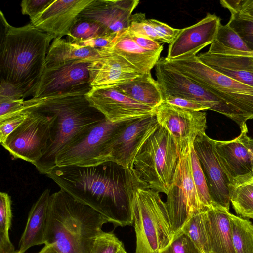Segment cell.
I'll return each mask as SVG.
<instances>
[{"mask_svg": "<svg viewBox=\"0 0 253 253\" xmlns=\"http://www.w3.org/2000/svg\"><path fill=\"white\" fill-rule=\"evenodd\" d=\"M113 162L81 167L55 166L46 174L78 202L103 215L115 227L133 223L127 171Z\"/></svg>", "mask_w": 253, "mask_h": 253, "instance_id": "cell-1", "label": "cell"}, {"mask_svg": "<svg viewBox=\"0 0 253 253\" xmlns=\"http://www.w3.org/2000/svg\"><path fill=\"white\" fill-rule=\"evenodd\" d=\"M0 79L15 86L25 98L33 95L44 68L50 43L55 38L30 22L15 27L1 11Z\"/></svg>", "mask_w": 253, "mask_h": 253, "instance_id": "cell-2", "label": "cell"}, {"mask_svg": "<svg viewBox=\"0 0 253 253\" xmlns=\"http://www.w3.org/2000/svg\"><path fill=\"white\" fill-rule=\"evenodd\" d=\"M107 223L93 209L60 190L49 198L44 245L51 246L58 253H89Z\"/></svg>", "mask_w": 253, "mask_h": 253, "instance_id": "cell-3", "label": "cell"}, {"mask_svg": "<svg viewBox=\"0 0 253 253\" xmlns=\"http://www.w3.org/2000/svg\"><path fill=\"white\" fill-rule=\"evenodd\" d=\"M30 109L55 117L47 147L41 158L34 165L43 174H46L55 166L56 157L62 151L79 140L105 118L83 94L39 98Z\"/></svg>", "mask_w": 253, "mask_h": 253, "instance_id": "cell-4", "label": "cell"}, {"mask_svg": "<svg viewBox=\"0 0 253 253\" xmlns=\"http://www.w3.org/2000/svg\"><path fill=\"white\" fill-rule=\"evenodd\" d=\"M127 181L136 239L134 253H159L174 236L166 203L159 192L139 182L130 170Z\"/></svg>", "mask_w": 253, "mask_h": 253, "instance_id": "cell-5", "label": "cell"}, {"mask_svg": "<svg viewBox=\"0 0 253 253\" xmlns=\"http://www.w3.org/2000/svg\"><path fill=\"white\" fill-rule=\"evenodd\" d=\"M179 155L171 135L159 125L138 150L131 171L139 182L167 195Z\"/></svg>", "mask_w": 253, "mask_h": 253, "instance_id": "cell-6", "label": "cell"}, {"mask_svg": "<svg viewBox=\"0 0 253 253\" xmlns=\"http://www.w3.org/2000/svg\"><path fill=\"white\" fill-rule=\"evenodd\" d=\"M166 62L204 86L238 111L247 121L253 119V87L221 74L203 63L197 55Z\"/></svg>", "mask_w": 253, "mask_h": 253, "instance_id": "cell-7", "label": "cell"}, {"mask_svg": "<svg viewBox=\"0 0 253 253\" xmlns=\"http://www.w3.org/2000/svg\"><path fill=\"white\" fill-rule=\"evenodd\" d=\"M155 74L163 95L193 100L231 119L240 127L246 121L236 110L194 81L177 71L161 57L155 66Z\"/></svg>", "mask_w": 253, "mask_h": 253, "instance_id": "cell-8", "label": "cell"}, {"mask_svg": "<svg viewBox=\"0 0 253 253\" xmlns=\"http://www.w3.org/2000/svg\"><path fill=\"white\" fill-rule=\"evenodd\" d=\"M191 146L180 153L173 180L166 195L165 203L174 235L191 217L206 211L200 203L193 180Z\"/></svg>", "mask_w": 253, "mask_h": 253, "instance_id": "cell-9", "label": "cell"}, {"mask_svg": "<svg viewBox=\"0 0 253 253\" xmlns=\"http://www.w3.org/2000/svg\"><path fill=\"white\" fill-rule=\"evenodd\" d=\"M26 111L25 119L1 145L14 159L34 165L47 147L55 117L35 109Z\"/></svg>", "mask_w": 253, "mask_h": 253, "instance_id": "cell-10", "label": "cell"}, {"mask_svg": "<svg viewBox=\"0 0 253 253\" xmlns=\"http://www.w3.org/2000/svg\"><path fill=\"white\" fill-rule=\"evenodd\" d=\"M159 126L155 115L124 122L105 146L100 164L110 161L131 170L138 150Z\"/></svg>", "mask_w": 253, "mask_h": 253, "instance_id": "cell-11", "label": "cell"}, {"mask_svg": "<svg viewBox=\"0 0 253 253\" xmlns=\"http://www.w3.org/2000/svg\"><path fill=\"white\" fill-rule=\"evenodd\" d=\"M89 63L72 60L45 67L33 98H45L62 94H85L92 88Z\"/></svg>", "mask_w": 253, "mask_h": 253, "instance_id": "cell-12", "label": "cell"}, {"mask_svg": "<svg viewBox=\"0 0 253 253\" xmlns=\"http://www.w3.org/2000/svg\"><path fill=\"white\" fill-rule=\"evenodd\" d=\"M124 122L112 123L105 118L79 140L62 151L56 157L55 166L88 167L100 164L105 146Z\"/></svg>", "mask_w": 253, "mask_h": 253, "instance_id": "cell-13", "label": "cell"}, {"mask_svg": "<svg viewBox=\"0 0 253 253\" xmlns=\"http://www.w3.org/2000/svg\"><path fill=\"white\" fill-rule=\"evenodd\" d=\"M155 111L159 125L171 135L179 154L187 150L198 136L206 134L205 112L191 111L165 102L157 107Z\"/></svg>", "mask_w": 253, "mask_h": 253, "instance_id": "cell-14", "label": "cell"}, {"mask_svg": "<svg viewBox=\"0 0 253 253\" xmlns=\"http://www.w3.org/2000/svg\"><path fill=\"white\" fill-rule=\"evenodd\" d=\"M85 97L90 104L112 123H120L155 115V109L140 103L114 87H92Z\"/></svg>", "mask_w": 253, "mask_h": 253, "instance_id": "cell-15", "label": "cell"}, {"mask_svg": "<svg viewBox=\"0 0 253 253\" xmlns=\"http://www.w3.org/2000/svg\"><path fill=\"white\" fill-rule=\"evenodd\" d=\"M240 128V134L233 139H212L215 153L230 183L237 178L253 174V138L248 135L246 124Z\"/></svg>", "mask_w": 253, "mask_h": 253, "instance_id": "cell-16", "label": "cell"}, {"mask_svg": "<svg viewBox=\"0 0 253 253\" xmlns=\"http://www.w3.org/2000/svg\"><path fill=\"white\" fill-rule=\"evenodd\" d=\"M211 138L206 134L198 136L193 147L199 159L213 202L229 210L230 182L214 151Z\"/></svg>", "mask_w": 253, "mask_h": 253, "instance_id": "cell-17", "label": "cell"}, {"mask_svg": "<svg viewBox=\"0 0 253 253\" xmlns=\"http://www.w3.org/2000/svg\"><path fill=\"white\" fill-rule=\"evenodd\" d=\"M99 52L97 56L82 60L89 63L91 87H114L143 74L120 55L105 49Z\"/></svg>", "mask_w": 253, "mask_h": 253, "instance_id": "cell-18", "label": "cell"}, {"mask_svg": "<svg viewBox=\"0 0 253 253\" xmlns=\"http://www.w3.org/2000/svg\"><path fill=\"white\" fill-rule=\"evenodd\" d=\"M220 24L219 17L214 14L207 13L196 24L180 29L169 44L166 59L172 60L196 55L201 49L214 42Z\"/></svg>", "mask_w": 253, "mask_h": 253, "instance_id": "cell-19", "label": "cell"}, {"mask_svg": "<svg viewBox=\"0 0 253 253\" xmlns=\"http://www.w3.org/2000/svg\"><path fill=\"white\" fill-rule=\"evenodd\" d=\"M93 0H54L30 23L55 38L68 36L80 14Z\"/></svg>", "mask_w": 253, "mask_h": 253, "instance_id": "cell-20", "label": "cell"}, {"mask_svg": "<svg viewBox=\"0 0 253 253\" xmlns=\"http://www.w3.org/2000/svg\"><path fill=\"white\" fill-rule=\"evenodd\" d=\"M138 0H93L78 18L95 21L109 34H117L129 25Z\"/></svg>", "mask_w": 253, "mask_h": 253, "instance_id": "cell-21", "label": "cell"}, {"mask_svg": "<svg viewBox=\"0 0 253 253\" xmlns=\"http://www.w3.org/2000/svg\"><path fill=\"white\" fill-rule=\"evenodd\" d=\"M230 213L213 202L205 212V222L210 253H236L232 242Z\"/></svg>", "mask_w": 253, "mask_h": 253, "instance_id": "cell-22", "label": "cell"}, {"mask_svg": "<svg viewBox=\"0 0 253 253\" xmlns=\"http://www.w3.org/2000/svg\"><path fill=\"white\" fill-rule=\"evenodd\" d=\"M50 195V189H45L32 206L16 253H25L33 246L45 244V232Z\"/></svg>", "mask_w": 253, "mask_h": 253, "instance_id": "cell-23", "label": "cell"}, {"mask_svg": "<svg viewBox=\"0 0 253 253\" xmlns=\"http://www.w3.org/2000/svg\"><path fill=\"white\" fill-rule=\"evenodd\" d=\"M203 63L239 82L253 87V57L212 54L208 51L197 55Z\"/></svg>", "mask_w": 253, "mask_h": 253, "instance_id": "cell-24", "label": "cell"}, {"mask_svg": "<svg viewBox=\"0 0 253 253\" xmlns=\"http://www.w3.org/2000/svg\"><path fill=\"white\" fill-rule=\"evenodd\" d=\"M104 49L123 57L142 74L150 73L159 60L161 53L141 48L129 36L127 29L119 32L110 46Z\"/></svg>", "mask_w": 253, "mask_h": 253, "instance_id": "cell-25", "label": "cell"}, {"mask_svg": "<svg viewBox=\"0 0 253 253\" xmlns=\"http://www.w3.org/2000/svg\"><path fill=\"white\" fill-rule=\"evenodd\" d=\"M114 87L133 100L154 109L164 102L161 88L157 81L152 77L151 72L143 74Z\"/></svg>", "mask_w": 253, "mask_h": 253, "instance_id": "cell-26", "label": "cell"}, {"mask_svg": "<svg viewBox=\"0 0 253 253\" xmlns=\"http://www.w3.org/2000/svg\"><path fill=\"white\" fill-rule=\"evenodd\" d=\"M99 50L81 46L60 38L54 39L45 59L44 68L72 60H82L97 56Z\"/></svg>", "mask_w": 253, "mask_h": 253, "instance_id": "cell-27", "label": "cell"}, {"mask_svg": "<svg viewBox=\"0 0 253 253\" xmlns=\"http://www.w3.org/2000/svg\"><path fill=\"white\" fill-rule=\"evenodd\" d=\"M230 202L235 212L253 219V174L234 180L230 185Z\"/></svg>", "mask_w": 253, "mask_h": 253, "instance_id": "cell-28", "label": "cell"}, {"mask_svg": "<svg viewBox=\"0 0 253 253\" xmlns=\"http://www.w3.org/2000/svg\"><path fill=\"white\" fill-rule=\"evenodd\" d=\"M229 218L235 253H253V224L231 213Z\"/></svg>", "mask_w": 253, "mask_h": 253, "instance_id": "cell-29", "label": "cell"}, {"mask_svg": "<svg viewBox=\"0 0 253 253\" xmlns=\"http://www.w3.org/2000/svg\"><path fill=\"white\" fill-rule=\"evenodd\" d=\"M205 211L191 217L181 231L190 238L201 253H210V244L205 222Z\"/></svg>", "mask_w": 253, "mask_h": 253, "instance_id": "cell-30", "label": "cell"}, {"mask_svg": "<svg viewBox=\"0 0 253 253\" xmlns=\"http://www.w3.org/2000/svg\"><path fill=\"white\" fill-rule=\"evenodd\" d=\"M109 35L98 23L92 20L78 18L72 27L68 36V41L77 43L100 36Z\"/></svg>", "mask_w": 253, "mask_h": 253, "instance_id": "cell-31", "label": "cell"}, {"mask_svg": "<svg viewBox=\"0 0 253 253\" xmlns=\"http://www.w3.org/2000/svg\"><path fill=\"white\" fill-rule=\"evenodd\" d=\"M190 158L193 182L203 207L207 211L212 205V201L201 164L195 151L193 144L190 147Z\"/></svg>", "mask_w": 253, "mask_h": 253, "instance_id": "cell-32", "label": "cell"}, {"mask_svg": "<svg viewBox=\"0 0 253 253\" xmlns=\"http://www.w3.org/2000/svg\"><path fill=\"white\" fill-rule=\"evenodd\" d=\"M215 41L223 45L240 51H250L245 42L239 35L229 25H219Z\"/></svg>", "mask_w": 253, "mask_h": 253, "instance_id": "cell-33", "label": "cell"}, {"mask_svg": "<svg viewBox=\"0 0 253 253\" xmlns=\"http://www.w3.org/2000/svg\"><path fill=\"white\" fill-rule=\"evenodd\" d=\"M123 245L113 231H102L95 239L89 253H117Z\"/></svg>", "mask_w": 253, "mask_h": 253, "instance_id": "cell-34", "label": "cell"}, {"mask_svg": "<svg viewBox=\"0 0 253 253\" xmlns=\"http://www.w3.org/2000/svg\"><path fill=\"white\" fill-rule=\"evenodd\" d=\"M253 51V20L241 17L237 13L231 14L227 23Z\"/></svg>", "mask_w": 253, "mask_h": 253, "instance_id": "cell-35", "label": "cell"}, {"mask_svg": "<svg viewBox=\"0 0 253 253\" xmlns=\"http://www.w3.org/2000/svg\"><path fill=\"white\" fill-rule=\"evenodd\" d=\"M127 29L137 34L149 37L159 43H164L158 35L155 29L145 18V14L142 13L132 15Z\"/></svg>", "mask_w": 253, "mask_h": 253, "instance_id": "cell-36", "label": "cell"}, {"mask_svg": "<svg viewBox=\"0 0 253 253\" xmlns=\"http://www.w3.org/2000/svg\"><path fill=\"white\" fill-rule=\"evenodd\" d=\"M159 253H201L190 238L180 231L171 243Z\"/></svg>", "mask_w": 253, "mask_h": 253, "instance_id": "cell-37", "label": "cell"}, {"mask_svg": "<svg viewBox=\"0 0 253 253\" xmlns=\"http://www.w3.org/2000/svg\"><path fill=\"white\" fill-rule=\"evenodd\" d=\"M31 105V99L0 101V121L28 110Z\"/></svg>", "mask_w": 253, "mask_h": 253, "instance_id": "cell-38", "label": "cell"}, {"mask_svg": "<svg viewBox=\"0 0 253 253\" xmlns=\"http://www.w3.org/2000/svg\"><path fill=\"white\" fill-rule=\"evenodd\" d=\"M11 200L9 195L5 192L0 193V233L9 236L12 213Z\"/></svg>", "mask_w": 253, "mask_h": 253, "instance_id": "cell-39", "label": "cell"}, {"mask_svg": "<svg viewBox=\"0 0 253 253\" xmlns=\"http://www.w3.org/2000/svg\"><path fill=\"white\" fill-rule=\"evenodd\" d=\"M27 115L26 111L18 115L0 121V142L4 143L9 135L24 121Z\"/></svg>", "mask_w": 253, "mask_h": 253, "instance_id": "cell-40", "label": "cell"}, {"mask_svg": "<svg viewBox=\"0 0 253 253\" xmlns=\"http://www.w3.org/2000/svg\"><path fill=\"white\" fill-rule=\"evenodd\" d=\"M163 98L164 102L183 109L191 111L210 110L206 105L185 98L169 95H163Z\"/></svg>", "mask_w": 253, "mask_h": 253, "instance_id": "cell-41", "label": "cell"}, {"mask_svg": "<svg viewBox=\"0 0 253 253\" xmlns=\"http://www.w3.org/2000/svg\"><path fill=\"white\" fill-rule=\"evenodd\" d=\"M54 0H24L21 3V13L33 19L42 12Z\"/></svg>", "mask_w": 253, "mask_h": 253, "instance_id": "cell-42", "label": "cell"}, {"mask_svg": "<svg viewBox=\"0 0 253 253\" xmlns=\"http://www.w3.org/2000/svg\"><path fill=\"white\" fill-rule=\"evenodd\" d=\"M148 21L164 43L169 44L172 42L180 30L172 28L156 19H149Z\"/></svg>", "mask_w": 253, "mask_h": 253, "instance_id": "cell-43", "label": "cell"}, {"mask_svg": "<svg viewBox=\"0 0 253 253\" xmlns=\"http://www.w3.org/2000/svg\"><path fill=\"white\" fill-rule=\"evenodd\" d=\"M129 36L141 48L152 52H160L163 49V45L146 36L137 34L127 29Z\"/></svg>", "mask_w": 253, "mask_h": 253, "instance_id": "cell-44", "label": "cell"}, {"mask_svg": "<svg viewBox=\"0 0 253 253\" xmlns=\"http://www.w3.org/2000/svg\"><path fill=\"white\" fill-rule=\"evenodd\" d=\"M117 34H109L100 36L87 40L79 42L76 44L81 46L89 47L98 50L104 49L108 48L110 46L114 38Z\"/></svg>", "mask_w": 253, "mask_h": 253, "instance_id": "cell-45", "label": "cell"}, {"mask_svg": "<svg viewBox=\"0 0 253 253\" xmlns=\"http://www.w3.org/2000/svg\"><path fill=\"white\" fill-rule=\"evenodd\" d=\"M21 99H24L23 95L15 86L3 80H0V101Z\"/></svg>", "mask_w": 253, "mask_h": 253, "instance_id": "cell-46", "label": "cell"}, {"mask_svg": "<svg viewBox=\"0 0 253 253\" xmlns=\"http://www.w3.org/2000/svg\"><path fill=\"white\" fill-rule=\"evenodd\" d=\"M208 52L212 54L230 55L253 57V51H240L227 47L216 41L211 44Z\"/></svg>", "mask_w": 253, "mask_h": 253, "instance_id": "cell-47", "label": "cell"}, {"mask_svg": "<svg viewBox=\"0 0 253 253\" xmlns=\"http://www.w3.org/2000/svg\"><path fill=\"white\" fill-rule=\"evenodd\" d=\"M236 13L241 17L253 20V0H243L239 12Z\"/></svg>", "mask_w": 253, "mask_h": 253, "instance_id": "cell-48", "label": "cell"}, {"mask_svg": "<svg viewBox=\"0 0 253 253\" xmlns=\"http://www.w3.org/2000/svg\"><path fill=\"white\" fill-rule=\"evenodd\" d=\"M0 253H16L9 236L0 233Z\"/></svg>", "mask_w": 253, "mask_h": 253, "instance_id": "cell-49", "label": "cell"}, {"mask_svg": "<svg viewBox=\"0 0 253 253\" xmlns=\"http://www.w3.org/2000/svg\"><path fill=\"white\" fill-rule=\"evenodd\" d=\"M243 0H222L220 1L221 5L228 9L231 14L239 12Z\"/></svg>", "mask_w": 253, "mask_h": 253, "instance_id": "cell-50", "label": "cell"}, {"mask_svg": "<svg viewBox=\"0 0 253 253\" xmlns=\"http://www.w3.org/2000/svg\"><path fill=\"white\" fill-rule=\"evenodd\" d=\"M36 253H58L51 246L44 245V246Z\"/></svg>", "mask_w": 253, "mask_h": 253, "instance_id": "cell-51", "label": "cell"}, {"mask_svg": "<svg viewBox=\"0 0 253 253\" xmlns=\"http://www.w3.org/2000/svg\"><path fill=\"white\" fill-rule=\"evenodd\" d=\"M117 253H127L124 248V245L121 247Z\"/></svg>", "mask_w": 253, "mask_h": 253, "instance_id": "cell-52", "label": "cell"}]
</instances>
